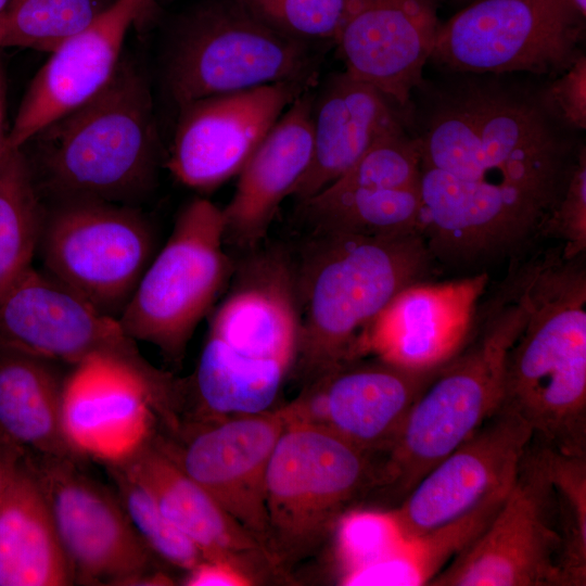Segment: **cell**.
<instances>
[{
	"label": "cell",
	"instance_id": "ba28073f",
	"mask_svg": "<svg viewBox=\"0 0 586 586\" xmlns=\"http://www.w3.org/2000/svg\"><path fill=\"white\" fill-rule=\"evenodd\" d=\"M225 230L222 209L209 200L195 198L181 208L118 318L128 336L154 345L170 360L183 356L233 275Z\"/></svg>",
	"mask_w": 586,
	"mask_h": 586
},
{
	"label": "cell",
	"instance_id": "7402d4cb",
	"mask_svg": "<svg viewBox=\"0 0 586 586\" xmlns=\"http://www.w3.org/2000/svg\"><path fill=\"white\" fill-rule=\"evenodd\" d=\"M487 283L488 276L482 272L441 283L409 284L374 319L366 355L412 369L442 366L471 335Z\"/></svg>",
	"mask_w": 586,
	"mask_h": 586
},
{
	"label": "cell",
	"instance_id": "83f0119b",
	"mask_svg": "<svg viewBox=\"0 0 586 586\" xmlns=\"http://www.w3.org/2000/svg\"><path fill=\"white\" fill-rule=\"evenodd\" d=\"M300 204L314 231L375 238L422 234L420 186L324 189Z\"/></svg>",
	"mask_w": 586,
	"mask_h": 586
},
{
	"label": "cell",
	"instance_id": "1f68e13d",
	"mask_svg": "<svg viewBox=\"0 0 586 586\" xmlns=\"http://www.w3.org/2000/svg\"><path fill=\"white\" fill-rule=\"evenodd\" d=\"M107 469L122 506L150 551L187 571L204 560L196 545L167 519L141 483L118 466Z\"/></svg>",
	"mask_w": 586,
	"mask_h": 586
},
{
	"label": "cell",
	"instance_id": "7c38bea8",
	"mask_svg": "<svg viewBox=\"0 0 586 586\" xmlns=\"http://www.w3.org/2000/svg\"><path fill=\"white\" fill-rule=\"evenodd\" d=\"M176 393L168 374L112 355L95 354L64 379L62 426L78 459L124 463L153 438L155 411Z\"/></svg>",
	"mask_w": 586,
	"mask_h": 586
},
{
	"label": "cell",
	"instance_id": "ac0fdd59",
	"mask_svg": "<svg viewBox=\"0 0 586 586\" xmlns=\"http://www.w3.org/2000/svg\"><path fill=\"white\" fill-rule=\"evenodd\" d=\"M285 425L281 408L212 418L181 446L157 443L268 551L266 474Z\"/></svg>",
	"mask_w": 586,
	"mask_h": 586
},
{
	"label": "cell",
	"instance_id": "484cf974",
	"mask_svg": "<svg viewBox=\"0 0 586 586\" xmlns=\"http://www.w3.org/2000/svg\"><path fill=\"white\" fill-rule=\"evenodd\" d=\"M73 572L31 459L17 464L0 505V586H64Z\"/></svg>",
	"mask_w": 586,
	"mask_h": 586
},
{
	"label": "cell",
	"instance_id": "603a6c76",
	"mask_svg": "<svg viewBox=\"0 0 586 586\" xmlns=\"http://www.w3.org/2000/svg\"><path fill=\"white\" fill-rule=\"evenodd\" d=\"M314 97L306 90L288 106L238 174L234 193L221 208L226 241L255 246L305 175L313 155Z\"/></svg>",
	"mask_w": 586,
	"mask_h": 586
},
{
	"label": "cell",
	"instance_id": "8fae6325",
	"mask_svg": "<svg viewBox=\"0 0 586 586\" xmlns=\"http://www.w3.org/2000/svg\"><path fill=\"white\" fill-rule=\"evenodd\" d=\"M584 21L573 0H472L441 24L431 59L471 74L558 73Z\"/></svg>",
	"mask_w": 586,
	"mask_h": 586
},
{
	"label": "cell",
	"instance_id": "b9f144b4",
	"mask_svg": "<svg viewBox=\"0 0 586 586\" xmlns=\"http://www.w3.org/2000/svg\"><path fill=\"white\" fill-rule=\"evenodd\" d=\"M13 0H0V15H2L10 7Z\"/></svg>",
	"mask_w": 586,
	"mask_h": 586
},
{
	"label": "cell",
	"instance_id": "52a82bcc",
	"mask_svg": "<svg viewBox=\"0 0 586 586\" xmlns=\"http://www.w3.org/2000/svg\"><path fill=\"white\" fill-rule=\"evenodd\" d=\"M331 430L286 420L266 474L267 549L276 565L318 545L374 489L380 460Z\"/></svg>",
	"mask_w": 586,
	"mask_h": 586
},
{
	"label": "cell",
	"instance_id": "836d02e7",
	"mask_svg": "<svg viewBox=\"0 0 586 586\" xmlns=\"http://www.w3.org/2000/svg\"><path fill=\"white\" fill-rule=\"evenodd\" d=\"M264 23L302 42L334 41L341 29L345 0H242Z\"/></svg>",
	"mask_w": 586,
	"mask_h": 586
},
{
	"label": "cell",
	"instance_id": "3957f363",
	"mask_svg": "<svg viewBox=\"0 0 586 586\" xmlns=\"http://www.w3.org/2000/svg\"><path fill=\"white\" fill-rule=\"evenodd\" d=\"M27 143L35 152L31 166L59 199L129 205L151 189L161 155L146 79L120 59L99 93Z\"/></svg>",
	"mask_w": 586,
	"mask_h": 586
},
{
	"label": "cell",
	"instance_id": "4316f807",
	"mask_svg": "<svg viewBox=\"0 0 586 586\" xmlns=\"http://www.w3.org/2000/svg\"><path fill=\"white\" fill-rule=\"evenodd\" d=\"M51 362L0 347V434L24 450L77 460L62 426L64 379Z\"/></svg>",
	"mask_w": 586,
	"mask_h": 586
},
{
	"label": "cell",
	"instance_id": "4dcf8cb0",
	"mask_svg": "<svg viewBox=\"0 0 586 586\" xmlns=\"http://www.w3.org/2000/svg\"><path fill=\"white\" fill-rule=\"evenodd\" d=\"M539 443V442H538ZM543 446L553 484L562 537L563 586L586 585V455Z\"/></svg>",
	"mask_w": 586,
	"mask_h": 586
},
{
	"label": "cell",
	"instance_id": "9a60e30c",
	"mask_svg": "<svg viewBox=\"0 0 586 586\" xmlns=\"http://www.w3.org/2000/svg\"><path fill=\"white\" fill-rule=\"evenodd\" d=\"M309 88L303 82H276L179 107L167 168L193 190L218 188L238 176L283 111Z\"/></svg>",
	"mask_w": 586,
	"mask_h": 586
},
{
	"label": "cell",
	"instance_id": "d6a6232c",
	"mask_svg": "<svg viewBox=\"0 0 586 586\" xmlns=\"http://www.w3.org/2000/svg\"><path fill=\"white\" fill-rule=\"evenodd\" d=\"M420 186V151L404 127L380 138L326 189H398ZM324 190V189H323Z\"/></svg>",
	"mask_w": 586,
	"mask_h": 586
},
{
	"label": "cell",
	"instance_id": "e575fe53",
	"mask_svg": "<svg viewBox=\"0 0 586 586\" xmlns=\"http://www.w3.org/2000/svg\"><path fill=\"white\" fill-rule=\"evenodd\" d=\"M335 528L342 578L378 561L400 544L386 512H351L340 519Z\"/></svg>",
	"mask_w": 586,
	"mask_h": 586
},
{
	"label": "cell",
	"instance_id": "f35d334b",
	"mask_svg": "<svg viewBox=\"0 0 586 586\" xmlns=\"http://www.w3.org/2000/svg\"><path fill=\"white\" fill-rule=\"evenodd\" d=\"M24 455L25 451L22 447L0 434V505L9 482Z\"/></svg>",
	"mask_w": 586,
	"mask_h": 586
},
{
	"label": "cell",
	"instance_id": "30bf717a",
	"mask_svg": "<svg viewBox=\"0 0 586 586\" xmlns=\"http://www.w3.org/2000/svg\"><path fill=\"white\" fill-rule=\"evenodd\" d=\"M557 494L543 446L531 440L488 525L428 586H563Z\"/></svg>",
	"mask_w": 586,
	"mask_h": 586
},
{
	"label": "cell",
	"instance_id": "5b68a950",
	"mask_svg": "<svg viewBox=\"0 0 586 586\" xmlns=\"http://www.w3.org/2000/svg\"><path fill=\"white\" fill-rule=\"evenodd\" d=\"M523 276L521 271L482 329L440 367L410 407L381 460L375 486L395 507L499 409L507 352L527 313Z\"/></svg>",
	"mask_w": 586,
	"mask_h": 586
},
{
	"label": "cell",
	"instance_id": "cb8c5ba5",
	"mask_svg": "<svg viewBox=\"0 0 586 586\" xmlns=\"http://www.w3.org/2000/svg\"><path fill=\"white\" fill-rule=\"evenodd\" d=\"M381 91L346 71L331 76L313 104V155L291 196L300 203L343 176L380 138L403 124Z\"/></svg>",
	"mask_w": 586,
	"mask_h": 586
},
{
	"label": "cell",
	"instance_id": "f546056e",
	"mask_svg": "<svg viewBox=\"0 0 586 586\" xmlns=\"http://www.w3.org/2000/svg\"><path fill=\"white\" fill-rule=\"evenodd\" d=\"M115 0H13L0 15V49L53 52Z\"/></svg>",
	"mask_w": 586,
	"mask_h": 586
},
{
	"label": "cell",
	"instance_id": "ffe728a7",
	"mask_svg": "<svg viewBox=\"0 0 586 586\" xmlns=\"http://www.w3.org/2000/svg\"><path fill=\"white\" fill-rule=\"evenodd\" d=\"M157 15L155 0H115L51 52L31 79L2 146L23 148L47 125L99 93L118 66L129 27H145Z\"/></svg>",
	"mask_w": 586,
	"mask_h": 586
},
{
	"label": "cell",
	"instance_id": "f1b7e54d",
	"mask_svg": "<svg viewBox=\"0 0 586 586\" xmlns=\"http://www.w3.org/2000/svg\"><path fill=\"white\" fill-rule=\"evenodd\" d=\"M46 209L30 162L21 149L0 155V300L33 267Z\"/></svg>",
	"mask_w": 586,
	"mask_h": 586
},
{
	"label": "cell",
	"instance_id": "e0dca14e",
	"mask_svg": "<svg viewBox=\"0 0 586 586\" xmlns=\"http://www.w3.org/2000/svg\"><path fill=\"white\" fill-rule=\"evenodd\" d=\"M561 191L464 181L420 167L421 232L432 246L458 255L506 249L540 232Z\"/></svg>",
	"mask_w": 586,
	"mask_h": 586
},
{
	"label": "cell",
	"instance_id": "6da1fadb",
	"mask_svg": "<svg viewBox=\"0 0 586 586\" xmlns=\"http://www.w3.org/2000/svg\"><path fill=\"white\" fill-rule=\"evenodd\" d=\"M560 246L525 266L527 313L508 348L500 407L532 438L586 455V272Z\"/></svg>",
	"mask_w": 586,
	"mask_h": 586
},
{
	"label": "cell",
	"instance_id": "d4e9b609",
	"mask_svg": "<svg viewBox=\"0 0 586 586\" xmlns=\"http://www.w3.org/2000/svg\"><path fill=\"white\" fill-rule=\"evenodd\" d=\"M141 483L162 512L200 549L204 559L228 562L252 576V561L276 566L265 547L153 438L117 464Z\"/></svg>",
	"mask_w": 586,
	"mask_h": 586
},
{
	"label": "cell",
	"instance_id": "4fadbf2b",
	"mask_svg": "<svg viewBox=\"0 0 586 586\" xmlns=\"http://www.w3.org/2000/svg\"><path fill=\"white\" fill-rule=\"evenodd\" d=\"M532 436L519 415L499 407L386 511L400 544H411L508 493Z\"/></svg>",
	"mask_w": 586,
	"mask_h": 586
},
{
	"label": "cell",
	"instance_id": "74e56055",
	"mask_svg": "<svg viewBox=\"0 0 586 586\" xmlns=\"http://www.w3.org/2000/svg\"><path fill=\"white\" fill-rule=\"evenodd\" d=\"M184 582L189 586H245L253 578L228 562L204 559L189 571Z\"/></svg>",
	"mask_w": 586,
	"mask_h": 586
},
{
	"label": "cell",
	"instance_id": "277c9868",
	"mask_svg": "<svg viewBox=\"0 0 586 586\" xmlns=\"http://www.w3.org/2000/svg\"><path fill=\"white\" fill-rule=\"evenodd\" d=\"M415 137L420 167L464 181L560 188L569 174L546 101L494 84L441 97Z\"/></svg>",
	"mask_w": 586,
	"mask_h": 586
},
{
	"label": "cell",
	"instance_id": "7a4b0ae2",
	"mask_svg": "<svg viewBox=\"0 0 586 586\" xmlns=\"http://www.w3.org/2000/svg\"><path fill=\"white\" fill-rule=\"evenodd\" d=\"M429 262L422 234L393 238L313 231L295 283L300 314L297 358L313 379L367 356L378 315Z\"/></svg>",
	"mask_w": 586,
	"mask_h": 586
},
{
	"label": "cell",
	"instance_id": "2e32d148",
	"mask_svg": "<svg viewBox=\"0 0 586 586\" xmlns=\"http://www.w3.org/2000/svg\"><path fill=\"white\" fill-rule=\"evenodd\" d=\"M314 379L283 407L288 420L322 425L381 460L395 443L416 398L440 369H412L373 355Z\"/></svg>",
	"mask_w": 586,
	"mask_h": 586
},
{
	"label": "cell",
	"instance_id": "5bb4252c",
	"mask_svg": "<svg viewBox=\"0 0 586 586\" xmlns=\"http://www.w3.org/2000/svg\"><path fill=\"white\" fill-rule=\"evenodd\" d=\"M50 506L74 582L137 584L149 578L150 550L118 497L85 475L77 460H31Z\"/></svg>",
	"mask_w": 586,
	"mask_h": 586
},
{
	"label": "cell",
	"instance_id": "60d3db41",
	"mask_svg": "<svg viewBox=\"0 0 586 586\" xmlns=\"http://www.w3.org/2000/svg\"><path fill=\"white\" fill-rule=\"evenodd\" d=\"M576 9L583 16H586V0H573Z\"/></svg>",
	"mask_w": 586,
	"mask_h": 586
},
{
	"label": "cell",
	"instance_id": "ab89813d",
	"mask_svg": "<svg viewBox=\"0 0 586 586\" xmlns=\"http://www.w3.org/2000/svg\"><path fill=\"white\" fill-rule=\"evenodd\" d=\"M3 116V100H2V82H1V73H0V155L2 151L3 140L1 129H2V117Z\"/></svg>",
	"mask_w": 586,
	"mask_h": 586
},
{
	"label": "cell",
	"instance_id": "8992f818",
	"mask_svg": "<svg viewBox=\"0 0 586 586\" xmlns=\"http://www.w3.org/2000/svg\"><path fill=\"white\" fill-rule=\"evenodd\" d=\"M316 48L275 30L242 0H205L176 27L166 86L178 109L269 84L311 86L319 66Z\"/></svg>",
	"mask_w": 586,
	"mask_h": 586
},
{
	"label": "cell",
	"instance_id": "d590c367",
	"mask_svg": "<svg viewBox=\"0 0 586 586\" xmlns=\"http://www.w3.org/2000/svg\"><path fill=\"white\" fill-rule=\"evenodd\" d=\"M540 232L560 240L565 259L581 256L586 249V152L583 148L570 168L564 187L547 215Z\"/></svg>",
	"mask_w": 586,
	"mask_h": 586
},
{
	"label": "cell",
	"instance_id": "d6986e66",
	"mask_svg": "<svg viewBox=\"0 0 586 586\" xmlns=\"http://www.w3.org/2000/svg\"><path fill=\"white\" fill-rule=\"evenodd\" d=\"M0 347L74 366L95 354L145 361L118 319L33 267L0 300Z\"/></svg>",
	"mask_w": 586,
	"mask_h": 586
},
{
	"label": "cell",
	"instance_id": "9c48e42d",
	"mask_svg": "<svg viewBox=\"0 0 586 586\" xmlns=\"http://www.w3.org/2000/svg\"><path fill=\"white\" fill-rule=\"evenodd\" d=\"M153 249L152 226L131 205L59 199L46 211L38 252L43 271L118 319Z\"/></svg>",
	"mask_w": 586,
	"mask_h": 586
},
{
	"label": "cell",
	"instance_id": "44dd1931",
	"mask_svg": "<svg viewBox=\"0 0 586 586\" xmlns=\"http://www.w3.org/2000/svg\"><path fill=\"white\" fill-rule=\"evenodd\" d=\"M443 0H345L335 43L352 76L398 107L422 82L441 27Z\"/></svg>",
	"mask_w": 586,
	"mask_h": 586
},
{
	"label": "cell",
	"instance_id": "8d00e7d4",
	"mask_svg": "<svg viewBox=\"0 0 586 586\" xmlns=\"http://www.w3.org/2000/svg\"><path fill=\"white\" fill-rule=\"evenodd\" d=\"M549 109L570 127L586 128V56L577 54L548 87Z\"/></svg>",
	"mask_w": 586,
	"mask_h": 586
}]
</instances>
